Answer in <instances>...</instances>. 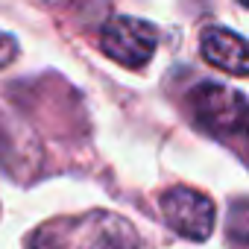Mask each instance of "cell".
Returning a JSON list of instances; mask_svg holds the SVG:
<instances>
[{
	"label": "cell",
	"mask_w": 249,
	"mask_h": 249,
	"mask_svg": "<svg viewBox=\"0 0 249 249\" xmlns=\"http://www.w3.org/2000/svg\"><path fill=\"white\" fill-rule=\"evenodd\" d=\"M159 44V33L153 24L129 15H114L100 30V47L108 59L123 68H144Z\"/></svg>",
	"instance_id": "1"
},
{
	"label": "cell",
	"mask_w": 249,
	"mask_h": 249,
	"mask_svg": "<svg viewBox=\"0 0 249 249\" xmlns=\"http://www.w3.org/2000/svg\"><path fill=\"white\" fill-rule=\"evenodd\" d=\"M191 108H194V117L202 129H208L214 135H229V132H237L243 126L249 103L243 100V94H237L229 85L199 82L191 91Z\"/></svg>",
	"instance_id": "2"
},
{
	"label": "cell",
	"mask_w": 249,
	"mask_h": 249,
	"mask_svg": "<svg viewBox=\"0 0 249 249\" xmlns=\"http://www.w3.org/2000/svg\"><path fill=\"white\" fill-rule=\"evenodd\" d=\"M161 214L167 226L188 240H205L214 231V202L194 188L167 191L161 196Z\"/></svg>",
	"instance_id": "3"
},
{
	"label": "cell",
	"mask_w": 249,
	"mask_h": 249,
	"mask_svg": "<svg viewBox=\"0 0 249 249\" xmlns=\"http://www.w3.org/2000/svg\"><path fill=\"white\" fill-rule=\"evenodd\" d=\"M76 249H144L135 226L111 211H94L79 223Z\"/></svg>",
	"instance_id": "4"
},
{
	"label": "cell",
	"mask_w": 249,
	"mask_h": 249,
	"mask_svg": "<svg viewBox=\"0 0 249 249\" xmlns=\"http://www.w3.org/2000/svg\"><path fill=\"white\" fill-rule=\"evenodd\" d=\"M202 59L231 76H249V41L226 27H208L199 38Z\"/></svg>",
	"instance_id": "5"
},
{
	"label": "cell",
	"mask_w": 249,
	"mask_h": 249,
	"mask_svg": "<svg viewBox=\"0 0 249 249\" xmlns=\"http://www.w3.org/2000/svg\"><path fill=\"white\" fill-rule=\"evenodd\" d=\"M229 234L231 240L249 246V199H237L231 202V211H229Z\"/></svg>",
	"instance_id": "6"
},
{
	"label": "cell",
	"mask_w": 249,
	"mask_h": 249,
	"mask_svg": "<svg viewBox=\"0 0 249 249\" xmlns=\"http://www.w3.org/2000/svg\"><path fill=\"white\" fill-rule=\"evenodd\" d=\"M18 56V41L6 33H0V71H3L6 65H12V59Z\"/></svg>",
	"instance_id": "7"
},
{
	"label": "cell",
	"mask_w": 249,
	"mask_h": 249,
	"mask_svg": "<svg viewBox=\"0 0 249 249\" xmlns=\"http://www.w3.org/2000/svg\"><path fill=\"white\" fill-rule=\"evenodd\" d=\"M240 132H243V138L249 141V108H246V117H243V126H240Z\"/></svg>",
	"instance_id": "8"
}]
</instances>
